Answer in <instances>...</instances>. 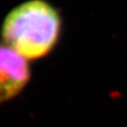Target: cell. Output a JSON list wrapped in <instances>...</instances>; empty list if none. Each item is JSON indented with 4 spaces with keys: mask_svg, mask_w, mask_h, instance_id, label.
I'll use <instances>...</instances> for the list:
<instances>
[{
    "mask_svg": "<svg viewBox=\"0 0 127 127\" xmlns=\"http://www.w3.org/2000/svg\"><path fill=\"white\" fill-rule=\"evenodd\" d=\"M29 79L26 59L8 46L0 45V105L18 95Z\"/></svg>",
    "mask_w": 127,
    "mask_h": 127,
    "instance_id": "obj_2",
    "label": "cell"
},
{
    "mask_svg": "<svg viewBox=\"0 0 127 127\" xmlns=\"http://www.w3.org/2000/svg\"><path fill=\"white\" fill-rule=\"evenodd\" d=\"M60 32V15L45 0H28L19 4L7 14L1 26L4 45L28 60L48 54Z\"/></svg>",
    "mask_w": 127,
    "mask_h": 127,
    "instance_id": "obj_1",
    "label": "cell"
}]
</instances>
